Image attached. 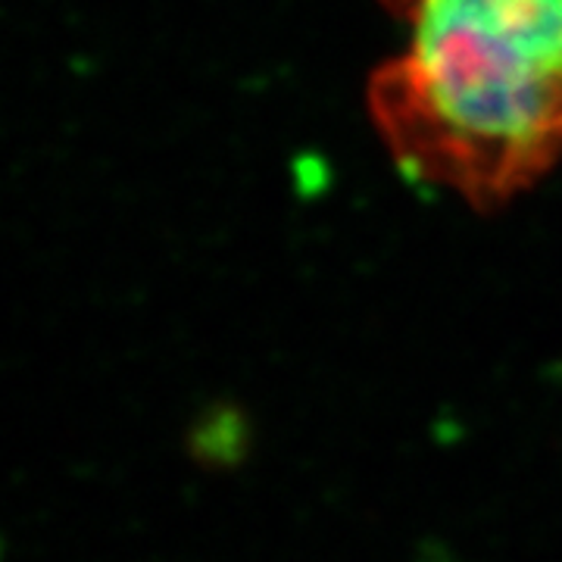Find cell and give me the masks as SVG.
Returning a JSON list of instances; mask_svg holds the SVG:
<instances>
[{
  "instance_id": "obj_1",
  "label": "cell",
  "mask_w": 562,
  "mask_h": 562,
  "mask_svg": "<svg viewBox=\"0 0 562 562\" xmlns=\"http://www.w3.org/2000/svg\"><path fill=\"white\" fill-rule=\"evenodd\" d=\"M401 54L366 85L403 179L497 213L562 162V0H384Z\"/></svg>"
}]
</instances>
